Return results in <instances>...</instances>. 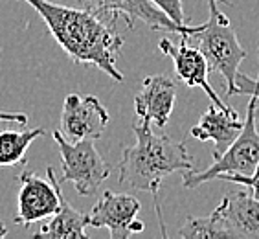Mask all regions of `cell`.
I'll return each instance as SVG.
<instances>
[{
	"label": "cell",
	"mask_w": 259,
	"mask_h": 239,
	"mask_svg": "<svg viewBox=\"0 0 259 239\" xmlns=\"http://www.w3.org/2000/svg\"><path fill=\"white\" fill-rule=\"evenodd\" d=\"M136 144L125 147L120 160V182L138 191H149L156 199L165 177L177 171L193 170V158L184 140L156 135L149 122L140 120L133 125Z\"/></svg>",
	"instance_id": "obj_2"
},
{
	"label": "cell",
	"mask_w": 259,
	"mask_h": 239,
	"mask_svg": "<svg viewBox=\"0 0 259 239\" xmlns=\"http://www.w3.org/2000/svg\"><path fill=\"white\" fill-rule=\"evenodd\" d=\"M158 48L162 54H165L167 57L173 59L175 74H177V77L182 83H186L188 87H200L215 107H221V109L228 107V105L223 103V100H221L219 96H217V92L209 85L208 75L211 70H209L206 57L202 55V52L197 46H193L190 41H186L182 37L179 46L175 45V43H171L169 39H160Z\"/></svg>",
	"instance_id": "obj_11"
},
{
	"label": "cell",
	"mask_w": 259,
	"mask_h": 239,
	"mask_svg": "<svg viewBox=\"0 0 259 239\" xmlns=\"http://www.w3.org/2000/svg\"><path fill=\"white\" fill-rule=\"evenodd\" d=\"M140 201L133 195L105 191L92 212L89 214V226L107 228L112 239H127L133 234L144 232L145 224L138 221Z\"/></svg>",
	"instance_id": "obj_9"
},
{
	"label": "cell",
	"mask_w": 259,
	"mask_h": 239,
	"mask_svg": "<svg viewBox=\"0 0 259 239\" xmlns=\"http://www.w3.org/2000/svg\"><path fill=\"white\" fill-rule=\"evenodd\" d=\"M177 100V83L169 75H147L135 98V110L140 120L156 127H165Z\"/></svg>",
	"instance_id": "obj_12"
},
{
	"label": "cell",
	"mask_w": 259,
	"mask_h": 239,
	"mask_svg": "<svg viewBox=\"0 0 259 239\" xmlns=\"http://www.w3.org/2000/svg\"><path fill=\"white\" fill-rule=\"evenodd\" d=\"M156 8L164 11L165 15L173 20L175 24L186 26V17L184 10H182V0H151Z\"/></svg>",
	"instance_id": "obj_17"
},
{
	"label": "cell",
	"mask_w": 259,
	"mask_h": 239,
	"mask_svg": "<svg viewBox=\"0 0 259 239\" xmlns=\"http://www.w3.org/2000/svg\"><path fill=\"white\" fill-rule=\"evenodd\" d=\"M0 122H13V124L26 125L28 124V116L24 112H4V110H0Z\"/></svg>",
	"instance_id": "obj_19"
},
{
	"label": "cell",
	"mask_w": 259,
	"mask_h": 239,
	"mask_svg": "<svg viewBox=\"0 0 259 239\" xmlns=\"http://www.w3.org/2000/svg\"><path fill=\"white\" fill-rule=\"evenodd\" d=\"M6 234H8V226H6V224L0 221V237H4Z\"/></svg>",
	"instance_id": "obj_20"
},
{
	"label": "cell",
	"mask_w": 259,
	"mask_h": 239,
	"mask_svg": "<svg viewBox=\"0 0 259 239\" xmlns=\"http://www.w3.org/2000/svg\"><path fill=\"white\" fill-rule=\"evenodd\" d=\"M87 226H89V215L81 214L72 206L65 197L63 189L59 191V210L52 215V221L46 223L42 228L35 234V237L42 239H87Z\"/></svg>",
	"instance_id": "obj_14"
},
{
	"label": "cell",
	"mask_w": 259,
	"mask_h": 239,
	"mask_svg": "<svg viewBox=\"0 0 259 239\" xmlns=\"http://www.w3.org/2000/svg\"><path fill=\"white\" fill-rule=\"evenodd\" d=\"M217 179L228 180V182H235V184L248 186L252 189V197L259 199V164L255 166V170L250 175H239V173H221Z\"/></svg>",
	"instance_id": "obj_16"
},
{
	"label": "cell",
	"mask_w": 259,
	"mask_h": 239,
	"mask_svg": "<svg viewBox=\"0 0 259 239\" xmlns=\"http://www.w3.org/2000/svg\"><path fill=\"white\" fill-rule=\"evenodd\" d=\"M83 10L98 15L107 22H116L118 17L127 20L129 28H135V20H142L151 30H165L171 33H179L180 37H188L191 33L202 30L200 26H179L175 24L164 11L156 8L151 0H77Z\"/></svg>",
	"instance_id": "obj_7"
},
{
	"label": "cell",
	"mask_w": 259,
	"mask_h": 239,
	"mask_svg": "<svg viewBox=\"0 0 259 239\" xmlns=\"http://www.w3.org/2000/svg\"><path fill=\"white\" fill-rule=\"evenodd\" d=\"M109 122V112L96 96H81L72 92L65 98L61 112V129L70 142L83 138L98 140L107 129Z\"/></svg>",
	"instance_id": "obj_10"
},
{
	"label": "cell",
	"mask_w": 259,
	"mask_h": 239,
	"mask_svg": "<svg viewBox=\"0 0 259 239\" xmlns=\"http://www.w3.org/2000/svg\"><path fill=\"white\" fill-rule=\"evenodd\" d=\"M54 140L59 145L63 162V180L72 182L79 195L96 193L109 179L110 166L94 147V140L83 138L70 142L61 131H54Z\"/></svg>",
	"instance_id": "obj_6"
},
{
	"label": "cell",
	"mask_w": 259,
	"mask_h": 239,
	"mask_svg": "<svg viewBox=\"0 0 259 239\" xmlns=\"http://www.w3.org/2000/svg\"><path fill=\"white\" fill-rule=\"evenodd\" d=\"M235 96H254L259 100V75L257 79H252L246 74L237 72V75H235Z\"/></svg>",
	"instance_id": "obj_18"
},
{
	"label": "cell",
	"mask_w": 259,
	"mask_h": 239,
	"mask_svg": "<svg viewBox=\"0 0 259 239\" xmlns=\"http://www.w3.org/2000/svg\"><path fill=\"white\" fill-rule=\"evenodd\" d=\"M209 17L202 24V30L188 35L202 52L209 65V70H217L226 81V94L235 96V75L239 65L246 57V50L241 46L237 33L230 24V19L221 11V4H230L228 0H208Z\"/></svg>",
	"instance_id": "obj_4"
},
{
	"label": "cell",
	"mask_w": 259,
	"mask_h": 239,
	"mask_svg": "<svg viewBox=\"0 0 259 239\" xmlns=\"http://www.w3.org/2000/svg\"><path fill=\"white\" fill-rule=\"evenodd\" d=\"M46 177L40 179L33 171L24 170L19 175V195H17V217L20 226H31L39 221L52 217L59 210L61 184L52 166L46 168Z\"/></svg>",
	"instance_id": "obj_8"
},
{
	"label": "cell",
	"mask_w": 259,
	"mask_h": 239,
	"mask_svg": "<svg viewBox=\"0 0 259 239\" xmlns=\"http://www.w3.org/2000/svg\"><path fill=\"white\" fill-rule=\"evenodd\" d=\"M42 127L28 131H0V168H13L26 162V151L33 140L45 136Z\"/></svg>",
	"instance_id": "obj_15"
},
{
	"label": "cell",
	"mask_w": 259,
	"mask_h": 239,
	"mask_svg": "<svg viewBox=\"0 0 259 239\" xmlns=\"http://www.w3.org/2000/svg\"><path fill=\"white\" fill-rule=\"evenodd\" d=\"M257 98L250 96L248 107H246V118H244L243 129L239 136L232 142L225 153L213 158V164L204 171H184L182 182L184 188H199L200 184L215 180L221 173H239L250 175L259 164V133L255 129V105Z\"/></svg>",
	"instance_id": "obj_5"
},
{
	"label": "cell",
	"mask_w": 259,
	"mask_h": 239,
	"mask_svg": "<svg viewBox=\"0 0 259 239\" xmlns=\"http://www.w3.org/2000/svg\"><path fill=\"white\" fill-rule=\"evenodd\" d=\"M179 235L188 239H259V199L246 191L226 193L219 208L206 217H190Z\"/></svg>",
	"instance_id": "obj_3"
},
{
	"label": "cell",
	"mask_w": 259,
	"mask_h": 239,
	"mask_svg": "<svg viewBox=\"0 0 259 239\" xmlns=\"http://www.w3.org/2000/svg\"><path fill=\"white\" fill-rule=\"evenodd\" d=\"M30 4L46 22L57 45L75 65H94L114 81H123L116 59L125 41L116 31V22H107L79 8H70L50 0H20Z\"/></svg>",
	"instance_id": "obj_1"
},
{
	"label": "cell",
	"mask_w": 259,
	"mask_h": 239,
	"mask_svg": "<svg viewBox=\"0 0 259 239\" xmlns=\"http://www.w3.org/2000/svg\"><path fill=\"white\" fill-rule=\"evenodd\" d=\"M243 120L239 118L237 110L232 107H215L211 105L204 114L200 116L195 127H191V136L200 142H213V158L221 156L228 149L232 142L239 136L241 129H243Z\"/></svg>",
	"instance_id": "obj_13"
}]
</instances>
